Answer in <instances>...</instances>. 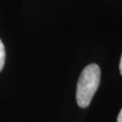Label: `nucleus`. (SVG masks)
Listing matches in <instances>:
<instances>
[{
  "mask_svg": "<svg viewBox=\"0 0 122 122\" xmlns=\"http://www.w3.org/2000/svg\"><path fill=\"white\" fill-rule=\"evenodd\" d=\"M100 82V69L96 63H91L86 66L80 75L77 90L76 100L81 108H87L92 101Z\"/></svg>",
  "mask_w": 122,
  "mask_h": 122,
  "instance_id": "f257e3e1",
  "label": "nucleus"
},
{
  "mask_svg": "<svg viewBox=\"0 0 122 122\" xmlns=\"http://www.w3.org/2000/svg\"><path fill=\"white\" fill-rule=\"evenodd\" d=\"M5 61V51L4 44L0 39V71L4 68Z\"/></svg>",
  "mask_w": 122,
  "mask_h": 122,
  "instance_id": "f03ea898",
  "label": "nucleus"
},
{
  "mask_svg": "<svg viewBox=\"0 0 122 122\" xmlns=\"http://www.w3.org/2000/svg\"><path fill=\"white\" fill-rule=\"evenodd\" d=\"M118 122H122V109L118 116Z\"/></svg>",
  "mask_w": 122,
  "mask_h": 122,
  "instance_id": "7ed1b4c3",
  "label": "nucleus"
},
{
  "mask_svg": "<svg viewBox=\"0 0 122 122\" xmlns=\"http://www.w3.org/2000/svg\"><path fill=\"white\" fill-rule=\"evenodd\" d=\"M119 71H120V74L122 75V55L120 58V62H119Z\"/></svg>",
  "mask_w": 122,
  "mask_h": 122,
  "instance_id": "20e7f679",
  "label": "nucleus"
}]
</instances>
